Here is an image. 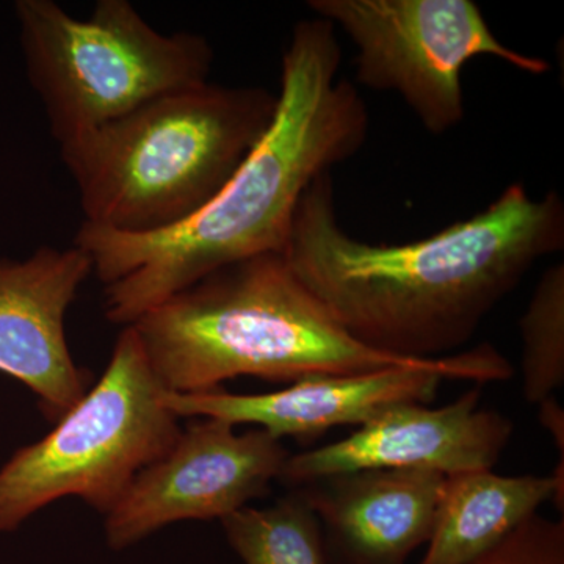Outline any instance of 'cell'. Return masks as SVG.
I'll return each mask as SVG.
<instances>
[{
	"instance_id": "cell-1",
	"label": "cell",
	"mask_w": 564,
	"mask_h": 564,
	"mask_svg": "<svg viewBox=\"0 0 564 564\" xmlns=\"http://www.w3.org/2000/svg\"><path fill=\"white\" fill-rule=\"evenodd\" d=\"M563 247V199L533 198L522 182L426 239L364 242L340 225L328 172L304 192L282 256L352 339L437 359L469 343L534 263Z\"/></svg>"
},
{
	"instance_id": "cell-2",
	"label": "cell",
	"mask_w": 564,
	"mask_h": 564,
	"mask_svg": "<svg viewBox=\"0 0 564 564\" xmlns=\"http://www.w3.org/2000/svg\"><path fill=\"white\" fill-rule=\"evenodd\" d=\"M336 28L296 22L282 54L272 126L214 198L166 231L128 236L82 223L74 245L104 285L107 321L131 326L223 267L284 251L304 192L355 158L369 135L366 102L339 79Z\"/></svg>"
},
{
	"instance_id": "cell-3",
	"label": "cell",
	"mask_w": 564,
	"mask_h": 564,
	"mask_svg": "<svg viewBox=\"0 0 564 564\" xmlns=\"http://www.w3.org/2000/svg\"><path fill=\"white\" fill-rule=\"evenodd\" d=\"M162 388L214 391L239 377L296 383L419 366L345 332L281 252L207 274L131 325Z\"/></svg>"
},
{
	"instance_id": "cell-4",
	"label": "cell",
	"mask_w": 564,
	"mask_h": 564,
	"mask_svg": "<svg viewBox=\"0 0 564 564\" xmlns=\"http://www.w3.org/2000/svg\"><path fill=\"white\" fill-rule=\"evenodd\" d=\"M278 95L206 84L163 95L61 144L84 225L166 231L203 209L272 126Z\"/></svg>"
},
{
	"instance_id": "cell-5",
	"label": "cell",
	"mask_w": 564,
	"mask_h": 564,
	"mask_svg": "<svg viewBox=\"0 0 564 564\" xmlns=\"http://www.w3.org/2000/svg\"><path fill=\"white\" fill-rule=\"evenodd\" d=\"M14 13L25 74L58 147L209 82V41L155 31L129 0H99L87 18L52 0H18Z\"/></svg>"
},
{
	"instance_id": "cell-6",
	"label": "cell",
	"mask_w": 564,
	"mask_h": 564,
	"mask_svg": "<svg viewBox=\"0 0 564 564\" xmlns=\"http://www.w3.org/2000/svg\"><path fill=\"white\" fill-rule=\"evenodd\" d=\"M163 392L135 329L124 326L84 399L0 467V533L17 532L65 497L110 513L137 475L180 436L181 419L163 404Z\"/></svg>"
},
{
	"instance_id": "cell-7",
	"label": "cell",
	"mask_w": 564,
	"mask_h": 564,
	"mask_svg": "<svg viewBox=\"0 0 564 564\" xmlns=\"http://www.w3.org/2000/svg\"><path fill=\"white\" fill-rule=\"evenodd\" d=\"M314 17L343 31L355 46L356 80L393 91L433 135L464 120L463 69L492 57L543 76L551 65L497 39L473 0H310Z\"/></svg>"
},
{
	"instance_id": "cell-8",
	"label": "cell",
	"mask_w": 564,
	"mask_h": 564,
	"mask_svg": "<svg viewBox=\"0 0 564 564\" xmlns=\"http://www.w3.org/2000/svg\"><path fill=\"white\" fill-rule=\"evenodd\" d=\"M513 372L496 348L481 345L419 366L306 378L274 392L165 391L162 402L180 419H221L234 426L252 423L276 440L311 443L334 426H361L397 404L433 402L444 380L481 386L508 380Z\"/></svg>"
},
{
	"instance_id": "cell-9",
	"label": "cell",
	"mask_w": 564,
	"mask_h": 564,
	"mask_svg": "<svg viewBox=\"0 0 564 564\" xmlns=\"http://www.w3.org/2000/svg\"><path fill=\"white\" fill-rule=\"evenodd\" d=\"M288 458L261 429L237 433L221 419H193L104 516L107 544L122 551L174 522L223 521L265 496Z\"/></svg>"
},
{
	"instance_id": "cell-10",
	"label": "cell",
	"mask_w": 564,
	"mask_h": 564,
	"mask_svg": "<svg viewBox=\"0 0 564 564\" xmlns=\"http://www.w3.org/2000/svg\"><path fill=\"white\" fill-rule=\"evenodd\" d=\"M480 384L443 408H388L337 443L289 455L282 485L304 484L361 469H425L448 475L492 469L513 434L499 411L481 410Z\"/></svg>"
},
{
	"instance_id": "cell-11",
	"label": "cell",
	"mask_w": 564,
	"mask_h": 564,
	"mask_svg": "<svg viewBox=\"0 0 564 564\" xmlns=\"http://www.w3.org/2000/svg\"><path fill=\"white\" fill-rule=\"evenodd\" d=\"M90 274V258L76 245L0 258V373L24 384L51 423L65 417L93 384L70 355L65 328L66 313Z\"/></svg>"
},
{
	"instance_id": "cell-12",
	"label": "cell",
	"mask_w": 564,
	"mask_h": 564,
	"mask_svg": "<svg viewBox=\"0 0 564 564\" xmlns=\"http://www.w3.org/2000/svg\"><path fill=\"white\" fill-rule=\"evenodd\" d=\"M445 475L361 469L296 489L313 508L328 564H406L432 536Z\"/></svg>"
},
{
	"instance_id": "cell-13",
	"label": "cell",
	"mask_w": 564,
	"mask_h": 564,
	"mask_svg": "<svg viewBox=\"0 0 564 564\" xmlns=\"http://www.w3.org/2000/svg\"><path fill=\"white\" fill-rule=\"evenodd\" d=\"M563 497L552 475L502 477L491 469L448 475L419 564H473L538 514L547 500H555L563 511Z\"/></svg>"
},
{
	"instance_id": "cell-14",
	"label": "cell",
	"mask_w": 564,
	"mask_h": 564,
	"mask_svg": "<svg viewBox=\"0 0 564 564\" xmlns=\"http://www.w3.org/2000/svg\"><path fill=\"white\" fill-rule=\"evenodd\" d=\"M221 524L243 564H328L321 522L296 489L272 507H245Z\"/></svg>"
},
{
	"instance_id": "cell-15",
	"label": "cell",
	"mask_w": 564,
	"mask_h": 564,
	"mask_svg": "<svg viewBox=\"0 0 564 564\" xmlns=\"http://www.w3.org/2000/svg\"><path fill=\"white\" fill-rule=\"evenodd\" d=\"M522 393L540 404L564 384V265L549 267L521 318Z\"/></svg>"
},
{
	"instance_id": "cell-16",
	"label": "cell",
	"mask_w": 564,
	"mask_h": 564,
	"mask_svg": "<svg viewBox=\"0 0 564 564\" xmlns=\"http://www.w3.org/2000/svg\"><path fill=\"white\" fill-rule=\"evenodd\" d=\"M473 564H564V522L534 514Z\"/></svg>"
},
{
	"instance_id": "cell-17",
	"label": "cell",
	"mask_w": 564,
	"mask_h": 564,
	"mask_svg": "<svg viewBox=\"0 0 564 564\" xmlns=\"http://www.w3.org/2000/svg\"><path fill=\"white\" fill-rule=\"evenodd\" d=\"M540 421L545 430L554 437L560 459L564 458V411L555 395L540 403Z\"/></svg>"
}]
</instances>
